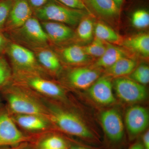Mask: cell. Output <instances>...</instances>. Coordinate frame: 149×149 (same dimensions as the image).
Masks as SVG:
<instances>
[{
    "instance_id": "74e56055",
    "label": "cell",
    "mask_w": 149,
    "mask_h": 149,
    "mask_svg": "<svg viewBox=\"0 0 149 149\" xmlns=\"http://www.w3.org/2000/svg\"><path fill=\"white\" fill-rule=\"evenodd\" d=\"M21 148H19V147H17V148H11V149H20Z\"/></svg>"
},
{
    "instance_id": "8fae6325",
    "label": "cell",
    "mask_w": 149,
    "mask_h": 149,
    "mask_svg": "<svg viewBox=\"0 0 149 149\" xmlns=\"http://www.w3.org/2000/svg\"><path fill=\"white\" fill-rule=\"evenodd\" d=\"M25 137L6 113L0 114V147L17 145L24 141Z\"/></svg>"
},
{
    "instance_id": "6da1fadb",
    "label": "cell",
    "mask_w": 149,
    "mask_h": 149,
    "mask_svg": "<svg viewBox=\"0 0 149 149\" xmlns=\"http://www.w3.org/2000/svg\"><path fill=\"white\" fill-rule=\"evenodd\" d=\"M36 18L42 21L56 22L68 26L77 25L81 19L92 14L87 11L67 6L57 0H49L45 5L35 10Z\"/></svg>"
},
{
    "instance_id": "e575fe53",
    "label": "cell",
    "mask_w": 149,
    "mask_h": 149,
    "mask_svg": "<svg viewBox=\"0 0 149 149\" xmlns=\"http://www.w3.org/2000/svg\"><path fill=\"white\" fill-rule=\"evenodd\" d=\"M123 0H114L115 3L116 4L117 7L120 10V8H121V6H122L123 2Z\"/></svg>"
},
{
    "instance_id": "277c9868",
    "label": "cell",
    "mask_w": 149,
    "mask_h": 149,
    "mask_svg": "<svg viewBox=\"0 0 149 149\" xmlns=\"http://www.w3.org/2000/svg\"><path fill=\"white\" fill-rule=\"evenodd\" d=\"M51 113L52 120L65 133L85 139L93 138L91 131L75 115L54 108L52 109Z\"/></svg>"
},
{
    "instance_id": "30bf717a",
    "label": "cell",
    "mask_w": 149,
    "mask_h": 149,
    "mask_svg": "<svg viewBox=\"0 0 149 149\" xmlns=\"http://www.w3.org/2000/svg\"><path fill=\"white\" fill-rule=\"evenodd\" d=\"M99 69L90 67H78L70 70L66 80L70 85L80 89L89 88L100 77Z\"/></svg>"
},
{
    "instance_id": "4dcf8cb0",
    "label": "cell",
    "mask_w": 149,
    "mask_h": 149,
    "mask_svg": "<svg viewBox=\"0 0 149 149\" xmlns=\"http://www.w3.org/2000/svg\"><path fill=\"white\" fill-rule=\"evenodd\" d=\"M28 1L31 7L36 9L45 5L49 0H28Z\"/></svg>"
},
{
    "instance_id": "f35d334b",
    "label": "cell",
    "mask_w": 149,
    "mask_h": 149,
    "mask_svg": "<svg viewBox=\"0 0 149 149\" xmlns=\"http://www.w3.org/2000/svg\"><path fill=\"white\" fill-rule=\"evenodd\" d=\"M0 149H6L3 148H0Z\"/></svg>"
},
{
    "instance_id": "4316f807",
    "label": "cell",
    "mask_w": 149,
    "mask_h": 149,
    "mask_svg": "<svg viewBox=\"0 0 149 149\" xmlns=\"http://www.w3.org/2000/svg\"><path fill=\"white\" fill-rule=\"evenodd\" d=\"M39 148L40 149H65L66 144L61 138L53 136L43 140Z\"/></svg>"
},
{
    "instance_id": "836d02e7",
    "label": "cell",
    "mask_w": 149,
    "mask_h": 149,
    "mask_svg": "<svg viewBox=\"0 0 149 149\" xmlns=\"http://www.w3.org/2000/svg\"><path fill=\"white\" fill-rule=\"evenodd\" d=\"M129 149H144L143 145L140 143H137L131 146Z\"/></svg>"
},
{
    "instance_id": "cb8c5ba5",
    "label": "cell",
    "mask_w": 149,
    "mask_h": 149,
    "mask_svg": "<svg viewBox=\"0 0 149 149\" xmlns=\"http://www.w3.org/2000/svg\"><path fill=\"white\" fill-rule=\"evenodd\" d=\"M107 42L94 37L91 43L83 46V50L85 53L91 57L99 58L103 55L107 49Z\"/></svg>"
},
{
    "instance_id": "d6986e66",
    "label": "cell",
    "mask_w": 149,
    "mask_h": 149,
    "mask_svg": "<svg viewBox=\"0 0 149 149\" xmlns=\"http://www.w3.org/2000/svg\"><path fill=\"white\" fill-rule=\"evenodd\" d=\"M104 53L96 61L92 67L97 69L108 68L123 58L130 56L129 52L123 47L107 42Z\"/></svg>"
},
{
    "instance_id": "52a82bcc",
    "label": "cell",
    "mask_w": 149,
    "mask_h": 149,
    "mask_svg": "<svg viewBox=\"0 0 149 149\" xmlns=\"http://www.w3.org/2000/svg\"><path fill=\"white\" fill-rule=\"evenodd\" d=\"M11 110L18 114H30L44 117L45 111L38 103L21 92L14 91L8 95Z\"/></svg>"
},
{
    "instance_id": "ba28073f",
    "label": "cell",
    "mask_w": 149,
    "mask_h": 149,
    "mask_svg": "<svg viewBox=\"0 0 149 149\" xmlns=\"http://www.w3.org/2000/svg\"><path fill=\"white\" fill-rule=\"evenodd\" d=\"M32 10L27 0H14L5 27L10 32L18 29L32 17Z\"/></svg>"
},
{
    "instance_id": "83f0119b",
    "label": "cell",
    "mask_w": 149,
    "mask_h": 149,
    "mask_svg": "<svg viewBox=\"0 0 149 149\" xmlns=\"http://www.w3.org/2000/svg\"><path fill=\"white\" fill-rule=\"evenodd\" d=\"M12 77L10 67L4 57L0 56V88L7 85Z\"/></svg>"
},
{
    "instance_id": "f1b7e54d",
    "label": "cell",
    "mask_w": 149,
    "mask_h": 149,
    "mask_svg": "<svg viewBox=\"0 0 149 149\" xmlns=\"http://www.w3.org/2000/svg\"><path fill=\"white\" fill-rule=\"evenodd\" d=\"M13 1L2 0L0 2V29L5 27Z\"/></svg>"
},
{
    "instance_id": "4fadbf2b",
    "label": "cell",
    "mask_w": 149,
    "mask_h": 149,
    "mask_svg": "<svg viewBox=\"0 0 149 149\" xmlns=\"http://www.w3.org/2000/svg\"><path fill=\"white\" fill-rule=\"evenodd\" d=\"M149 113L145 108L135 106L126 112L125 122L126 128L131 135L136 136L143 131L148 125Z\"/></svg>"
},
{
    "instance_id": "1f68e13d",
    "label": "cell",
    "mask_w": 149,
    "mask_h": 149,
    "mask_svg": "<svg viewBox=\"0 0 149 149\" xmlns=\"http://www.w3.org/2000/svg\"><path fill=\"white\" fill-rule=\"evenodd\" d=\"M143 143L144 149H149V130L144 134L143 136Z\"/></svg>"
},
{
    "instance_id": "2e32d148",
    "label": "cell",
    "mask_w": 149,
    "mask_h": 149,
    "mask_svg": "<svg viewBox=\"0 0 149 149\" xmlns=\"http://www.w3.org/2000/svg\"><path fill=\"white\" fill-rule=\"evenodd\" d=\"M32 50L39 64L43 69L52 73H56L61 70L59 58L55 52L49 47H40Z\"/></svg>"
},
{
    "instance_id": "ffe728a7",
    "label": "cell",
    "mask_w": 149,
    "mask_h": 149,
    "mask_svg": "<svg viewBox=\"0 0 149 149\" xmlns=\"http://www.w3.org/2000/svg\"><path fill=\"white\" fill-rule=\"evenodd\" d=\"M137 65V60L134 58L130 56L123 58L107 68L106 76L117 78L131 74L136 68Z\"/></svg>"
},
{
    "instance_id": "44dd1931",
    "label": "cell",
    "mask_w": 149,
    "mask_h": 149,
    "mask_svg": "<svg viewBox=\"0 0 149 149\" xmlns=\"http://www.w3.org/2000/svg\"><path fill=\"white\" fill-rule=\"evenodd\" d=\"M95 22L91 15L83 17L77 24L74 38L83 44H89L94 39Z\"/></svg>"
},
{
    "instance_id": "7402d4cb",
    "label": "cell",
    "mask_w": 149,
    "mask_h": 149,
    "mask_svg": "<svg viewBox=\"0 0 149 149\" xmlns=\"http://www.w3.org/2000/svg\"><path fill=\"white\" fill-rule=\"evenodd\" d=\"M94 35L95 37L113 45H121L122 42V38L117 32L100 21L95 24Z\"/></svg>"
},
{
    "instance_id": "484cf974",
    "label": "cell",
    "mask_w": 149,
    "mask_h": 149,
    "mask_svg": "<svg viewBox=\"0 0 149 149\" xmlns=\"http://www.w3.org/2000/svg\"><path fill=\"white\" fill-rule=\"evenodd\" d=\"M130 79L142 85L149 82V68L146 64H142L136 68L130 74Z\"/></svg>"
},
{
    "instance_id": "9a60e30c",
    "label": "cell",
    "mask_w": 149,
    "mask_h": 149,
    "mask_svg": "<svg viewBox=\"0 0 149 149\" xmlns=\"http://www.w3.org/2000/svg\"><path fill=\"white\" fill-rule=\"evenodd\" d=\"M55 52L60 61L70 65H82L88 63L93 58L88 55L83 46L72 45L56 48Z\"/></svg>"
},
{
    "instance_id": "d4e9b609",
    "label": "cell",
    "mask_w": 149,
    "mask_h": 149,
    "mask_svg": "<svg viewBox=\"0 0 149 149\" xmlns=\"http://www.w3.org/2000/svg\"><path fill=\"white\" fill-rule=\"evenodd\" d=\"M131 23L133 27L137 29H144L149 26V13L145 9H139L132 14Z\"/></svg>"
},
{
    "instance_id": "5bb4252c",
    "label": "cell",
    "mask_w": 149,
    "mask_h": 149,
    "mask_svg": "<svg viewBox=\"0 0 149 149\" xmlns=\"http://www.w3.org/2000/svg\"><path fill=\"white\" fill-rule=\"evenodd\" d=\"M113 84L110 77H100L89 88L88 93L95 101L103 105L111 104L115 102L113 93Z\"/></svg>"
},
{
    "instance_id": "d6a6232c",
    "label": "cell",
    "mask_w": 149,
    "mask_h": 149,
    "mask_svg": "<svg viewBox=\"0 0 149 149\" xmlns=\"http://www.w3.org/2000/svg\"><path fill=\"white\" fill-rule=\"evenodd\" d=\"M7 40L3 35L0 33V50L5 49L8 44Z\"/></svg>"
},
{
    "instance_id": "8d00e7d4",
    "label": "cell",
    "mask_w": 149,
    "mask_h": 149,
    "mask_svg": "<svg viewBox=\"0 0 149 149\" xmlns=\"http://www.w3.org/2000/svg\"><path fill=\"white\" fill-rule=\"evenodd\" d=\"M20 149H32L31 148H29V147H25L24 148H22Z\"/></svg>"
},
{
    "instance_id": "ac0fdd59",
    "label": "cell",
    "mask_w": 149,
    "mask_h": 149,
    "mask_svg": "<svg viewBox=\"0 0 149 149\" xmlns=\"http://www.w3.org/2000/svg\"><path fill=\"white\" fill-rule=\"evenodd\" d=\"M88 6L98 15L107 21L117 20L120 10L114 0H85Z\"/></svg>"
},
{
    "instance_id": "f546056e",
    "label": "cell",
    "mask_w": 149,
    "mask_h": 149,
    "mask_svg": "<svg viewBox=\"0 0 149 149\" xmlns=\"http://www.w3.org/2000/svg\"><path fill=\"white\" fill-rule=\"evenodd\" d=\"M57 1L67 6L72 8L86 10L91 13V11L85 4L84 0H57Z\"/></svg>"
},
{
    "instance_id": "7c38bea8",
    "label": "cell",
    "mask_w": 149,
    "mask_h": 149,
    "mask_svg": "<svg viewBox=\"0 0 149 149\" xmlns=\"http://www.w3.org/2000/svg\"><path fill=\"white\" fill-rule=\"evenodd\" d=\"M49 43L60 45L74 38V32L68 25L50 21L40 22Z\"/></svg>"
},
{
    "instance_id": "d590c367",
    "label": "cell",
    "mask_w": 149,
    "mask_h": 149,
    "mask_svg": "<svg viewBox=\"0 0 149 149\" xmlns=\"http://www.w3.org/2000/svg\"><path fill=\"white\" fill-rule=\"evenodd\" d=\"M70 149H88L86 148H83V147L74 146L72 147Z\"/></svg>"
},
{
    "instance_id": "8992f818",
    "label": "cell",
    "mask_w": 149,
    "mask_h": 149,
    "mask_svg": "<svg viewBox=\"0 0 149 149\" xmlns=\"http://www.w3.org/2000/svg\"><path fill=\"white\" fill-rule=\"evenodd\" d=\"M112 84L116 95L123 101L134 103L142 101L146 98V88L132 79L117 77Z\"/></svg>"
},
{
    "instance_id": "9c48e42d",
    "label": "cell",
    "mask_w": 149,
    "mask_h": 149,
    "mask_svg": "<svg viewBox=\"0 0 149 149\" xmlns=\"http://www.w3.org/2000/svg\"><path fill=\"white\" fill-rule=\"evenodd\" d=\"M100 120L104 131L110 140L118 142L122 139L124 124L120 114L116 110L110 109L103 112Z\"/></svg>"
},
{
    "instance_id": "5b68a950",
    "label": "cell",
    "mask_w": 149,
    "mask_h": 149,
    "mask_svg": "<svg viewBox=\"0 0 149 149\" xmlns=\"http://www.w3.org/2000/svg\"><path fill=\"white\" fill-rule=\"evenodd\" d=\"M17 83L26 85L35 91L47 96L60 98L64 96V92L60 86L39 74L15 72Z\"/></svg>"
},
{
    "instance_id": "603a6c76",
    "label": "cell",
    "mask_w": 149,
    "mask_h": 149,
    "mask_svg": "<svg viewBox=\"0 0 149 149\" xmlns=\"http://www.w3.org/2000/svg\"><path fill=\"white\" fill-rule=\"evenodd\" d=\"M15 120L21 127L27 130H44L47 126L44 118L35 115L18 114Z\"/></svg>"
},
{
    "instance_id": "e0dca14e",
    "label": "cell",
    "mask_w": 149,
    "mask_h": 149,
    "mask_svg": "<svg viewBox=\"0 0 149 149\" xmlns=\"http://www.w3.org/2000/svg\"><path fill=\"white\" fill-rule=\"evenodd\" d=\"M121 45L129 52H132L144 58L149 57V33H141L128 37L123 40Z\"/></svg>"
},
{
    "instance_id": "3957f363",
    "label": "cell",
    "mask_w": 149,
    "mask_h": 149,
    "mask_svg": "<svg viewBox=\"0 0 149 149\" xmlns=\"http://www.w3.org/2000/svg\"><path fill=\"white\" fill-rule=\"evenodd\" d=\"M5 49L15 72L42 74L44 69L32 50L13 42L8 43Z\"/></svg>"
},
{
    "instance_id": "7a4b0ae2",
    "label": "cell",
    "mask_w": 149,
    "mask_h": 149,
    "mask_svg": "<svg viewBox=\"0 0 149 149\" xmlns=\"http://www.w3.org/2000/svg\"><path fill=\"white\" fill-rule=\"evenodd\" d=\"M10 32L13 42L27 46L30 49L48 47L49 44L41 23L36 17H31L21 27Z\"/></svg>"
}]
</instances>
